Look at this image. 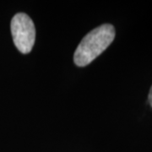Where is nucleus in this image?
Segmentation results:
<instances>
[{"instance_id": "2", "label": "nucleus", "mask_w": 152, "mask_h": 152, "mask_svg": "<svg viewBox=\"0 0 152 152\" xmlns=\"http://www.w3.org/2000/svg\"><path fill=\"white\" fill-rule=\"evenodd\" d=\"M10 28L17 49L24 54L31 53L36 40V29L32 20L24 13L16 14L11 20Z\"/></svg>"}, {"instance_id": "1", "label": "nucleus", "mask_w": 152, "mask_h": 152, "mask_svg": "<svg viewBox=\"0 0 152 152\" xmlns=\"http://www.w3.org/2000/svg\"><path fill=\"white\" fill-rule=\"evenodd\" d=\"M115 36V28L111 24H104L92 30L82 39L76 48L75 64L79 67L90 64L112 44Z\"/></svg>"}, {"instance_id": "3", "label": "nucleus", "mask_w": 152, "mask_h": 152, "mask_svg": "<svg viewBox=\"0 0 152 152\" xmlns=\"http://www.w3.org/2000/svg\"><path fill=\"white\" fill-rule=\"evenodd\" d=\"M148 102L150 104L151 107L152 108V86L150 89V91H149V95H148Z\"/></svg>"}]
</instances>
